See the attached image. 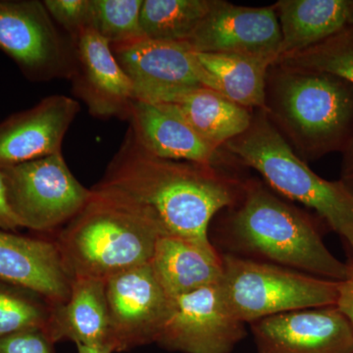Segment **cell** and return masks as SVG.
<instances>
[{
  "mask_svg": "<svg viewBox=\"0 0 353 353\" xmlns=\"http://www.w3.org/2000/svg\"><path fill=\"white\" fill-rule=\"evenodd\" d=\"M263 111L306 163L345 152L353 138V85L331 74L272 64Z\"/></svg>",
  "mask_w": 353,
  "mask_h": 353,
  "instance_id": "3957f363",
  "label": "cell"
},
{
  "mask_svg": "<svg viewBox=\"0 0 353 353\" xmlns=\"http://www.w3.org/2000/svg\"><path fill=\"white\" fill-rule=\"evenodd\" d=\"M53 343L109 345V320L105 282L94 279L72 281L66 303L53 305L43 330Z\"/></svg>",
  "mask_w": 353,
  "mask_h": 353,
  "instance_id": "d6986e66",
  "label": "cell"
},
{
  "mask_svg": "<svg viewBox=\"0 0 353 353\" xmlns=\"http://www.w3.org/2000/svg\"><path fill=\"white\" fill-rule=\"evenodd\" d=\"M243 182L226 169L150 154L128 131L92 192L152 223L164 234L211 243L209 225L234 206Z\"/></svg>",
  "mask_w": 353,
  "mask_h": 353,
  "instance_id": "6da1fadb",
  "label": "cell"
},
{
  "mask_svg": "<svg viewBox=\"0 0 353 353\" xmlns=\"http://www.w3.org/2000/svg\"><path fill=\"white\" fill-rule=\"evenodd\" d=\"M130 131L139 145L154 157L223 168L236 161L208 145L173 103L132 101ZM227 170V169H226Z\"/></svg>",
  "mask_w": 353,
  "mask_h": 353,
  "instance_id": "2e32d148",
  "label": "cell"
},
{
  "mask_svg": "<svg viewBox=\"0 0 353 353\" xmlns=\"http://www.w3.org/2000/svg\"><path fill=\"white\" fill-rule=\"evenodd\" d=\"M353 353V352H352Z\"/></svg>",
  "mask_w": 353,
  "mask_h": 353,
  "instance_id": "836d02e7",
  "label": "cell"
},
{
  "mask_svg": "<svg viewBox=\"0 0 353 353\" xmlns=\"http://www.w3.org/2000/svg\"><path fill=\"white\" fill-rule=\"evenodd\" d=\"M343 153L341 182L353 194V138Z\"/></svg>",
  "mask_w": 353,
  "mask_h": 353,
  "instance_id": "4dcf8cb0",
  "label": "cell"
},
{
  "mask_svg": "<svg viewBox=\"0 0 353 353\" xmlns=\"http://www.w3.org/2000/svg\"><path fill=\"white\" fill-rule=\"evenodd\" d=\"M0 279L34 290L53 305L66 303L72 280L54 241L0 231Z\"/></svg>",
  "mask_w": 353,
  "mask_h": 353,
  "instance_id": "e0dca14e",
  "label": "cell"
},
{
  "mask_svg": "<svg viewBox=\"0 0 353 353\" xmlns=\"http://www.w3.org/2000/svg\"><path fill=\"white\" fill-rule=\"evenodd\" d=\"M78 353H114L110 345H76Z\"/></svg>",
  "mask_w": 353,
  "mask_h": 353,
  "instance_id": "1f68e13d",
  "label": "cell"
},
{
  "mask_svg": "<svg viewBox=\"0 0 353 353\" xmlns=\"http://www.w3.org/2000/svg\"><path fill=\"white\" fill-rule=\"evenodd\" d=\"M226 210L218 233L226 253L336 282L350 275V265L330 252L309 216L260 181L245 180Z\"/></svg>",
  "mask_w": 353,
  "mask_h": 353,
  "instance_id": "7a4b0ae2",
  "label": "cell"
},
{
  "mask_svg": "<svg viewBox=\"0 0 353 353\" xmlns=\"http://www.w3.org/2000/svg\"><path fill=\"white\" fill-rule=\"evenodd\" d=\"M280 25L273 6L248 7L215 0L185 43L197 53H234L271 58L280 52Z\"/></svg>",
  "mask_w": 353,
  "mask_h": 353,
  "instance_id": "7c38bea8",
  "label": "cell"
},
{
  "mask_svg": "<svg viewBox=\"0 0 353 353\" xmlns=\"http://www.w3.org/2000/svg\"><path fill=\"white\" fill-rule=\"evenodd\" d=\"M275 63L331 74L353 85V26L347 25L321 43Z\"/></svg>",
  "mask_w": 353,
  "mask_h": 353,
  "instance_id": "d4e9b609",
  "label": "cell"
},
{
  "mask_svg": "<svg viewBox=\"0 0 353 353\" xmlns=\"http://www.w3.org/2000/svg\"><path fill=\"white\" fill-rule=\"evenodd\" d=\"M162 236L152 223L92 192L54 241L72 281L105 282L121 272L150 263Z\"/></svg>",
  "mask_w": 353,
  "mask_h": 353,
  "instance_id": "277c9868",
  "label": "cell"
},
{
  "mask_svg": "<svg viewBox=\"0 0 353 353\" xmlns=\"http://www.w3.org/2000/svg\"><path fill=\"white\" fill-rule=\"evenodd\" d=\"M43 4L52 20L68 32L69 38L90 29L92 0H44Z\"/></svg>",
  "mask_w": 353,
  "mask_h": 353,
  "instance_id": "4316f807",
  "label": "cell"
},
{
  "mask_svg": "<svg viewBox=\"0 0 353 353\" xmlns=\"http://www.w3.org/2000/svg\"><path fill=\"white\" fill-rule=\"evenodd\" d=\"M110 48L131 81L134 101L173 103L199 88L218 92L214 79L185 43L141 38Z\"/></svg>",
  "mask_w": 353,
  "mask_h": 353,
  "instance_id": "9c48e42d",
  "label": "cell"
},
{
  "mask_svg": "<svg viewBox=\"0 0 353 353\" xmlns=\"http://www.w3.org/2000/svg\"><path fill=\"white\" fill-rule=\"evenodd\" d=\"M52 306L38 292L0 279V339L44 330Z\"/></svg>",
  "mask_w": 353,
  "mask_h": 353,
  "instance_id": "cb8c5ba5",
  "label": "cell"
},
{
  "mask_svg": "<svg viewBox=\"0 0 353 353\" xmlns=\"http://www.w3.org/2000/svg\"><path fill=\"white\" fill-rule=\"evenodd\" d=\"M71 39L75 66L70 80L77 97L87 104L94 117L128 120L134 101V88L110 44L92 29Z\"/></svg>",
  "mask_w": 353,
  "mask_h": 353,
  "instance_id": "5bb4252c",
  "label": "cell"
},
{
  "mask_svg": "<svg viewBox=\"0 0 353 353\" xmlns=\"http://www.w3.org/2000/svg\"><path fill=\"white\" fill-rule=\"evenodd\" d=\"M143 0H92L90 29L110 46L145 38L141 28Z\"/></svg>",
  "mask_w": 353,
  "mask_h": 353,
  "instance_id": "484cf974",
  "label": "cell"
},
{
  "mask_svg": "<svg viewBox=\"0 0 353 353\" xmlns=\"http://www.w3.org/2000/svg\"><path fill=\"white\" fill-rule=\"evenodd\" d=\"M215 0H143L141 28L153 41L185 43L210 12Z\"/></svg>",
  "mask_w": 353,
  "mask_h": 353,
  "instance_id": "603a6c76",
  "label": "cell"
},
{
  "mask_svg": "<svg viewBox=\"0 0 353 353\" xmlns=\"http://www.w3.org/2000/svg\"><path fill=\"white\" fill-rule=\"evenodd\" d=\"M150 266L160 285L173 299L219 284L224 273L222 253L212 243L171 234L157 241Z\"/></svg>",
  "mask_w": 353,
  "mask_h": 353,
  "instance_id": "ac0fdd59",
  "label": "cell"
},
{
  "mask_svg": "<svg viewBox=\"0 0 353 353\" xmlns=\"http://www.w3.org/2000/svg\"><path fill=\"white\" fill-rule=\"evenodd\" d=\"M0 169L14 215L21 227L32 231L64 227L92 196L70 170L62 153Z\"/></svg>",
  "mask_w": 353,
  "mask_h": 353,
  "instance_id": "52a82bcc",
  "label": "cell"
},
{
  "mask_svg": "<svg viewBox=\"0 0 353 353\" xmlns=\"http://www.w3.org/2000/svg\"><path fill=\"white\" fill-rule=\"evenodd\" d=\"M173 104L196 134L216 150H222L228 141L243 134L253 119V110L210 88L192 90Z\"/></svg>",
  "mask_w": 353,
  "mask_h": 353,
  "instance_id": "44dd1931",
  "label": "cell"
},
{
  "mask_svg": "<svg viewBox=\"0 0 353 353\" xmlns=\"http://www.w3.org/2000/svg\"><path fill=\"white\" fill-rule=\"evenodd\" d=\"M347 25L353 26V0H350V13H348Z\"/></svg>",
  "mask_w": 353,
  "mask_h": 353,
  "instance_id": "d6a6232c",
  "label": "cell"
},
{
  "mask_svg": "<svg viewBox=\"0 0 353 353\" xmlns=\"http://www.w3.org/2000/svg\"><path fill=\"white\" fill-rule=\"evenodd\" d=\"M202 67L212 76L218 92L230 101L255 110L265 108V87L271 58L234 53H197Z\"/></svg>",
  "mask_w": 353,
  "mask_h": 353,
  "instance_id": "7402d4cb",
  "label": "cell"
},
{
  "mask_svg": "<svg viewBox=\"0 0 353 353\" xmlns=\"http://www.w3.org/2000/svg\"><path fill=\"white\" fill-rule=\"evenodd\" d=\"M0 50L32 82L71 79L75 66L73 41L39 0H0Z\"/></svg>",
  "mask_w": 353,
  "mask_h": 353,
  "instance_id": "ba28073f",
  "label": "cell"
},
{
  "mask_svg": "<svg viewBox=\"0 0 353 353\" xmlns=\"http://www.w3.org/2000/svg\"><path fill=\"white\" fill-rule=\"evenodd\" d=\"M79 111L75 99L51 95L0 122V168L62 153L65 134Z\"/></svg>",
  "mask_w": 353,
  "mask_h": 353,
  "instance_id": "9a60e30c",
  "label": "cell"
},
{
  "mask_svg": "<svg viewBox=\"0 0 353 353\" xmlns=\"http://www.w3.org/2000/svg\"><path fill=\"white\" fill-rule=\"evenodd\" d=\"M257 353H352L353 330L336 306L301 309L252 323Z\"/></svg>",
  "mask_w": 353,
  "mask_h": 353,
  "instance_id": "4fadbf2b",
  "label": "cell"
},
{
  "mask_svg": "<svg viewBox=\"0 0 353 353\" xmlns=\"http://www.w3.org/2000/svg\"><path fill=\"white\" fill-rule=\"evenodd\" d=\"M245 323L229 308L219 284L173 299L157 345L182 353H231L246 336Z\"/></svg>",
  "mask_w": 353,
  "mask_h": 353,
  "instance_id": "8fae6325",
  "label": "cell"
},
{
  "mask_svg": "<svg viewBox=\"0 0 353 353\" xmlns=\"http://www.w3.org/2000/svg\"><path fill=\"white\" fill-rule=\"evenodd\" d=\"M222 256L221 289L232 312L245 324L290 311L336 306L340 282L229 253Z\"/></svg>",
  "mask_w": 353,
  "mask_h": 353,
  "instance_id": "8992f818",
  "label": "cell"
},
{
  "mask_svg": "<svg viewBox=\"0 0 353 353\" xmlns=\"http://www.w3.org/2000/svg\"><path fill=\"white\" fill-rule=\"evenodd\" d=\"M109 345L123 352L157 343L170 317L173 299L160 285L150 263L105 281Z\"/></svg>",
  "mask_w": 353,
  "mask_h": 353,
  "instance_id": "30bf717a",
  "label": "cell"
},
{
  "mask_svg": "<svg viewBox=\"0 0 353 353\" xmlns=\"http://www.w3.org/2000/svg\"><path fill=\"white\" fill-rule=\"evenodd\" d=\"M0 353H55L43 330H30L0 339Z\"/></svg>",
  "mask_w": 353,
  "mask_h": 353,
  "instance_id": "83f0119b",
  "label": "cell"
},
{
  "mask_svg": "<svg viewBox=\"0 0 353 353\" xmlns=\"http://www.w3.org/2000/svg\"><path fill=\"white\" fill-rule=\"evenodd\" d=\"M222 150L259 172L274 192L315 210L345 241L353 257V194L341 181L325 180L311 170L262 109L253 110L250 128Z\"/></svg>",
  "mask_w": 353,
  "mask_h": 353,
  "instance_id": "5b68a950",
  "label": "cell"
},
{
  "mask_svg": "<svg viewBox=\"0 0 353 353\" xmlns=\"http://www.w3.org/2000/svg\"><path fill=\"white\" fill-rule=\"evenodd\" d=\"M273 6L282 36L277 61L341 31L350 13V0H280Z\"/></svg>",
  "mask_w": 353,
  "mask_h": 353,
  "instance_id": "ffe728a7",
  "label": "cell"
},
{
  "mask_svg": "<svg viewBox=\"0 0 353 353\" xmlns=\"http://www.w3.org/2000/svg\"><path fill=\"white\" fill-rule=\"evenodd\" d=\"M21 225L7 199L6 179L3 172L0 169V231L16 232Z\"/></svg>",
  "mask_w": 353,
  "mask_h": 353,
  "instance_id": "f1b7e54d",
  "label": "cell"
},
{
  "mask_svg": "<svg viewBox=\"0 0 353 353\" xmlns=\"http://www.w3.org/2000/svg\"><path fill=\"white\" fill-rule=\"evenodd\" d=\"M350 273L345 280L339 284V296L336 306L345 315L353 330V265H350Z\"/></svg>",
  "mask_w": 353,
  "mask_h": 353,
  "instance_id": "f546056e",
  "label": "cell"
}]
</instances>
